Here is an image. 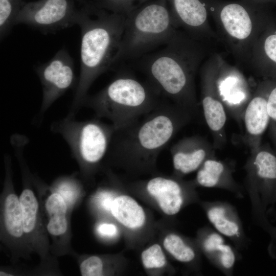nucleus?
<instances>
[{
  "instance_id": "obj_6",
  "label": "nucleus",
  "mask_w": 276,
  "mask_h": 276,
  "mask_svg": "<svg viewBox=\"0 0 276 276\" xmlns=\"http://www.w3.org/2000/svg\"><path fill=\"white\" fill-rule=\"evenodd\" d=\"M100 119L77 121L66 116L51 125V131L68 144L83 177L91 176L106 157L115 131L110 123Z\"/></svg>"
},
{
  "instance_id": "obj_27",
  "label": "nucleus",
  "mask_w": 276,
  "mask_h": 276,
  "mask_svg": "<svg viewBox=\"0 0 276 276\" xmlns=\"http://www.w3.org/2000/svg\"><path fill=\"white\" fill-rule=\"evenodd\" d=\"M149 0H85L86 3L106 11L127 16L139 5Z\"/></svg>"
},
{
  "instance_id": "obj_1",
  "label": "nucleus",
  "mask_w": 276,
  "mask_h": 276,
  "mask_svg": "<svg viewBox=\"0 0 276 276\" xmlns=\"http://www.w3.org/2000/svg\"><path fill=\"white\" fill-rule=\"evenodd\" d=\"M204 51L202 42L177 30L164 48L136 59L137 64L163 98L194 116L198 111L195 77Z\"/></svg>"
},
{
  "instance_id": "obj_17",
  "label": "nucleus",
  "mask_w": 276,
  "mask_h": 276,
  "mask_svg": "<svg viewBox=\"0 0 276 276\" xmlns=\"http://www.w3.org/2000/svg\"><path fill=\"white\" fill-rule=\"evenodd\" d=\"M194 185H196L194 181L187 183L176 178L158 176L147 180L145 188L156 200L163 212L172 216L181 210L185 202V195Z\"/></svg>"
},
{
  "instance_id": "obj_22",
  "label": "nucleus",
  "mask_w": 276,
  "mask_h": 276,
  "mask_svg": "<svg viewBox=\"0 0 276 276\" xmlns=\"http://www.w3.org/2000/svg\"><path fill=\"white\" fill-rule=\"evenodd\" d=\"M110 213L119 222L128 228H140L145 222L146 216L143 208L135 200L126 195L115 197Z\"/></svg>"
},
{
  "instance_id": "obj_15",
  "label": "nucleus",
  "mask_w": 276,
  "mask_h": 276,
  "mask_svg": "<svg viewBox=\"0 0 276 276\" xmlns=\"http://www.w3.org/2000/svg\"><path fill=\"white\" fill-rule=\"evenodd\" d=\"M269 89L259 87L247 104L243 114L244 132L241 141L249 149L256 150L262 145V136L269 126L267 97Z\"/></svg>"
},
{
  "instance_id": "obj_24",
  "label": "nucleus",
  "mask_w": 276,
  "mask_h": 276,
  "mask_svg": "<svg viewBox=\"0 0 276 276\" xmlns=\"http://www.w3.org/2000/svg\"><path fill=\"white\" fill-rule=\"evenodd\" d=\"M50 189L58 193L66 202L70 211L76 204L82 193V185L75 175L56 179Z\"/></svg>"
},
{
  "instance_id": "obj_26",
  "label": "nucleus",
  "mask_w": 276,
  "mask_h": 276,
  "mask_svg": "<svg viewBox=\"0 0 276 276\" xmlns=\"http://www.w3.org/2000/svg\"><path fill=\"white\" fill-rule=\"evenodd\" d=\"M25 2L24 0H0V38H5L15 26V20Z\"/></svg>"
},
{
  "instance_id": "obj_16",
  "label": "nucleus",
  "mask_w": 276,
  "mask_h": 276,
  "mask_svg": "<svg viewBox=\"0 0 276 276\" xmlns=\"http://www.w3.org/2000/svg\"><path fill=\"white\" fill-rule=\"evenodd\" d=\"M215 80L227 113L238 123L242 122L244 111L252 97L245 80L236 72L217 70Z\"/></svg>"
},
{
  "instance_id": "obj_34",
  "label": "nucleus",
  "mask_w": 276,
  "mask_h": 276,
  "mask_svg": "<svg viewBox=\"0 0 276 276\" xmlns=\"http://www.w3.org/2000/svg\"><path fill=\"white\" fill-rule=\"evenodd\" d=\"M75 1L80 3L82 5H85L86 3V2L85 1V0H75Z\"/></svg>"
},
{
  "instance_id": "obj_2",
  "label": "nucleus",
  "mask_w": 276,
  "mask_h": 276,
  "mask_svg": "<svg viewBox=\"0 0 276 276\" xmlns=\"http://www.w3.org/2000/svg\"><path fill=\"white\" fill-rule=\"evenodd\" d=\"M193 117L165 100L131 124L116 130L106 157L128 169L150 168L160 152Z\"/></svg>"
},
{
  "instance_id": "obj_33",
  "label": "nucleus",
  "mask_w": 276,
  "mask_h": 276,
  "mask_svg": "<svg viewBox=\"0 0 276 276\" xmlns=\"http://www.w3.org/2000/svg\"><path fill=\"white\" fill-rule=\"evenodd\" d=\"M264 49L268 57L276 63V34L269 35L266 38Z\"/></svg>"
},
{
  "instance_id": "obj_21",
  "label": "nucleus",
  "mask_w": 276,
  "mask_h": 276,
  "mask_svg": "<svg viewBox=\"0 0 276 276\" xmlns=\"http://www.w3.org/2000/svg\"><path fill=\"white\" fill-rule=\"evenodd\" d=\"M221 25L228 38L237 42H245L254 33V22L241 5L230 4L220 13Z\"/></svg>"
},
{
  "instance_id": "obj_11",
  "label": "nucleus",
  "mask_w": 276,
  "mask_h": 276,
  "mask_svg": "<svg viewBox=\"0 0 276 276\" xmlns=\"http://www.w3.org/2000/svg\"><path fill=\"white\" fill-rule=\"evenodd\" d=\"M21 172L23 189L19 198L25 237L30 250L45 262L49 260L50 245L39 202L31 187L34 176L28 170Z\"/></svg>"
},
{
  "instance_id": "obj_8",
  "label": "nucleus",
  "mask_w": 276,
  "mask_h": 276,
  "mask_svg": "<svg viewBox=\"0 0 276 276\" xmlns=\"http://www.w3.org/2000/svg\"><path fill=\"white\" fill-rule=\"evenodd\" d=\"M75 0H38L25 3L16 20L15 25L24 24L44 34L57 31L78 25L81 8Z\"/></svg>"
},
{
  "instance_id": "obj_29",
  "label": "nucleus",
  "mask_w": 276,
  "mask_h": 276,
  "mask_svg": "<svg viewBox=\"0 0 276 276\" xmlns=\"http://www.w3.org/2000/svg\"><path fill=\"white\" fill-rule=\"evenodd\" d=\"M80 272L83 276H100L105 274V264L100 257L91 256L80 262Z\"/></svg>"
},
{
  "instance_id": "obj_19",
  "label": "nucleus",
  "mask_w": 276,
  "mask_h": 276,
  "mask_svg": "<svg viewBox=\"0 0 276 276\" xmlns=\"http://www.w3.org/2000/svg\"><path fill=\"white\" fill-rule=\"evenodd\" d=\"M235 164L218 159L216 156L206 159L197 170L194 180L196 185L227 190L237 197L244 196V189L234 178Z\"/></svg>"
},
{
  "instance_id": "obj_7",
  "label": "nucleus",
  "mask_w": 276,
  "mask_h": 276,
  "mask_svg": "<svg viewBox=\"0 0 276 276\" xmlns=\"http://www.w3.org/2000/svg\"><path fill=\"white\" fill-rule=\"evenodd\" d=\"M244 169L245 189L254 222L271 238L269 249L276 250V227L267 218L268 206L276 203V152L267 144L250 152Z\"/></svg>"
},
{
  "instance_id": "obj_3",
  "label": "nucleus",
  "mask_w": 276,
  "mask_h": 276,
  "mask_svg": "<svg viewBox=\"0 0 276 276\" xmlns=\"http://www.w3.org/2000/svg\"><path fill=\"white\" fill-rule=\"evenodd\" d=\"M126 16L86 3L78 25L81 31L80 73L68 117H75L90 86L112 68L123 33Z\"/></svg>"
},
{
  "instance_id": "obj_20",
  "label": "nucleus",
  "mask_w": 276,
  "mask_h": 276,
  "mask_svg": "<svg viewBox=\"0 0 276 276\" xmlns=\"http://www.w3.org/2000/svg\"><path fill=\"white\" fill-rule=\"evenodd\" d=\"M200 233L199 246L206 257L224 274L232 275L237 259L236 249L226 243L223 235L210 227Z\"/></svg>"
},
{
  "instance_id": "obj_5",
  "label": "nucleus",
  "mask_w": 276,
  "mask_h": 276,
  "mask_svg": "<svg viewBox=\"0 0 276 276\" xmlns=\"http://www.w3.org/2000/svg\"><path fill=\"white\" fill-rule=\"evenodd\" d=\"M177 29L167 0H149L139 5L126 16L112 67L122 61L136 60L165 45Z\"/></svg>"
},
{
  "instance_id": "obj_31",
  "label": "nucleus",
  "mask_w": 276,
  "mask_h": 276,
  "mask_svg": "<svg viewBox=\"0 0 276 276\" xmlns=\"http://www.w3.org/2000/svg\"><path fill=\"white\" fill-rule=\"evenodd\" d=\"M114 195V193L110 190H101L95 194L93 201L97 209L110 213L111 207L116 197Z\"/></svg>"
},
{
  "instance_id": "obj_12",
  "label": "nucleus",
  "mask_w": 276,
  "mask_h": 276,
  "mask_svg": "<svg viewBox=\"0 0 276 276\" xmlns=\"http://www.w3.org/2000/svg\"><path fill=\"white\" fill-rule=\"evenodd\" d=\"M216 69L204 65L201 73V104L205 122L211 132L215 150L226 143V110L218 94L216 84Z\"/></svg>"
},
{
  "instance_id": "obj_30",
  "label": "nucleus",
  "mask_w": 276,
  "mask_h": 276,
  "mask_svg": "<svg viewBox=\"0 0 276 276\" xmlns=\"http://www.w3.org/2000/svg\"><path fill=\"white\" fill-rule=\"evenodd\" d=\"M267 108L269 117V135L276 149V85L269 90Z\"/></svg>"
},
{
  "instance_id": "obj_9",
  "label": "nucleus",
  "mask_w": 276,
  "mask_h": 276,
  "mask_svg": "<svg viewBox=\"0 0 276 276\" xmlns=\"http://www.w3.org/2000/svg\"><path fill=\"white\" fill-rule=\"evenodd\" d=\"M4 162L5 177L1 200V238L14 255L23 256L31 251L24 231L22 210L14 188L11 158L9 155H5Z\"/></svg>"
},
{
  "instance_id": "obj_32",
  "label": "nucleus",
  "mask_w": 276,
  "mask_h": 276,
  "mask_svg": "<svg viewBox=\"0 0 276 276\" xmlns=\"http://www.w3.org/2000/svg\"><path fill=\"white\" fill-rule=\"evenodd\" d=\"M97 234L102 238H112L115 237L118 229L117 226L111 223L101 222L98 224L96 228Z\"/></svg>"
},
{
  "instance_id": "obj_4",
  "label": "nucleus",
  "mask_w": 276,
  "mask_h": 276,
  "mask_svg": "<svg viewBox=\"0 0 276 276\" xmlns=\"http://www.w3.org/2000/svg\"><path fill=\"white\" fill-rule=\"evenodd\" d=\"M165 100L146 80L143 82L129 72H120L99 91L87 95L83 106L92 109L96 117L108 120L116 131L131 124Z\"/></svg>"
},
{
  "instance_id": "obj_23",
  "label": "nucleus",
  "mask_w": 276,
  "mask_h": 276,
  "mask_svg": "<svg viewBox=\"0 0 276 276\" xmlns=\"http://www.w3.org/2000/svg\"><path fill=\"white\" fill-rule=\"evenodd\" d=\"M163 245L167 252L180 262L192 263L197 259L196 249L178 234H168L164 239Z\"/></svg>"
},
{
  "instance_id": "obj_18",
  "label": "nucleus",
  "mask_w": 276,
  "mask_h": 276,
  "mask_svg": "<svg viewBox=\"0 0 276 276\" xmlns=\"http://www.w3.org/2000/svg\"><path fill=\"white\" fill-rule=\"evenodd\" d=\"M177 28L181 27L192 38L202 42L208 35V13L200 0H167Z\"/></svg>"
},
{
  "instance_id": "obj_28",
  "label": "nucleus",
  "mask_w": 276,
  "mask_h": 276,
  "mask_svg": "<svg viewBox=\"0 0 276 276\" xmlns=\"http://www.w3.org/2000/svg\"><path fill=\"white\" fill-rule=\"evenodd\" d=\"M141 260L144 267L147 269L161 268L165 266L167 260L161 246L154 244L143 250Z\"/></svg>"
},
{
  "instance_id": "obj_25",
  "label": "nucleus",
  "mask_w": 276,
  "mask_h": 276,
  "mask_svg": "<svg viewBox=\"0 0 276 276\" xmlns=\"http://www.w3.org/2000/svg\"><path fill=\"white\" fill-rule=\"evenodd\" d=\"M68 212H60L45 214L47 221L45 225L48 235L52 237L54 247L59 242L67 243L70 234V225L68 219Z\"/></svg>"
},
{
  "instance_id": "obj_10",
  "label": "nucleus",
  "mask_w": 276,
  "mask_h": 276,
  "mask_svg": "<svg viewBox=\"0 0 276 276\" xmlns=\"http://www.w3.org/2000/svg\"><path fill=\"white\" fill-rule=\"evenodd\" d=\"M42 90L40 115L75 84L73 60L67 51L62 48L48 62L35 67Z\"/></svg>"
},
{
  "instance_id": "obj_14",
  "label": "nucleus",
  "mask_w": 276,
  "mask_h": 276,
  "mask_svg": "<svg viewBox=\"0 0 276 276\" xmlns=\"http://www.w3.org/2000/svg\"><path fill=\"white\" fill-rule=\"evenodd\" d=\"M202 205L209 221L216 231L228 238L236 249L247 248L249 239L234 206L221 201H204Z\"/></svg>"
},
{
  "instance_id": "obj_13",
  "label": "nucleus",
  "mask_w": 276,
  "mask_h": 276,
  "mask_svg": "<svg viewBox=\"0 0 276 276\" xmlns=\"http://www.w3.org/2000/svg\"><path fill=\"white\" fill-rule=\"evenodd\" d=\"M213 144L199 135L183 137L170 148L174 172L177 177L197 171L208 158L215 156Z\"/></svg>"
}]
</instances>
